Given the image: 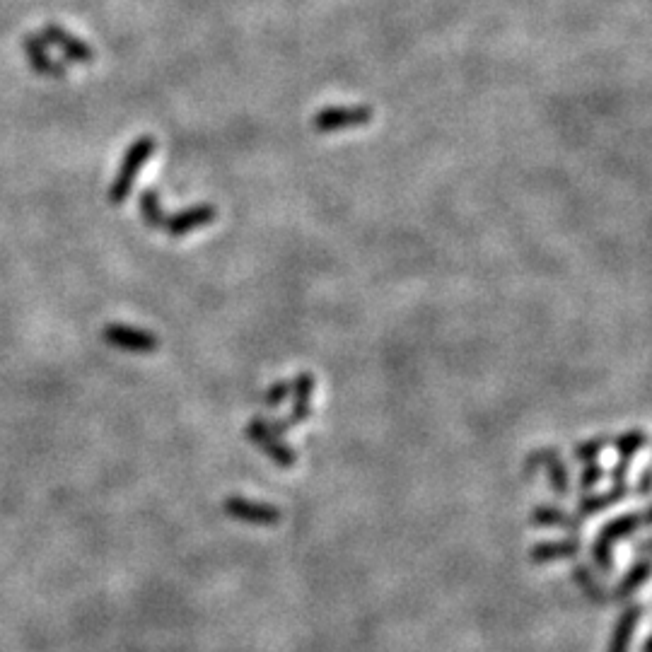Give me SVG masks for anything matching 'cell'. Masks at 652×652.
Here are the masks:
<instances>
[{"instance_id": "4fadbf2b", "label": "cell", "mask_w": 652, "mask_h": 652, "mask_svg": "<svg viewBox=\"0 0 652 652\" xmlns=\"http://www.w3.org/2000/svg\"><path fill=\"white\" fill-rule=\"evenodd\" d=\"M624 496H626V483H616V488H611V491L602 493V496L582 500L580 515H595V512L609 508L611 503H616V500H621Z\"/></svg>"}, {"instance_id": "6da1fadb", "label": "cell", "mask_w": 652, "mask_h": 652, "mask_svg": "<svg viewBox=\"0 0 652 652\" xmlns=\"http://www.w3.org/2000/svg\"><path fill=\"white\" fill-rule=\"evenodd\" d=\"M643 525H645V515L640 512V515H624V517H619V520H611L602 527L595 546H592V558H595V563L604 570V573H614L611 546H614L619 539L628 537V534H633L638 527H643Z\"/></svg>"}, {"instance_id": "e0dca14e", "label": "cell", "mask_w": 652, "mask_h": 652, "mask_svg": "<svg viewBox=\"0 0 652 652\" xmlns=\"http://www.w3.org/2000/svg\"><path fill=\"white\" fill-rule=\"evenodd\" d=\"M607 438H597V440H587V442H582L580 447H575V457L580 459V462H592V459L597 457L599 452L604 450V447H607Z\"/></svg>"}, {"instance_id": "ffe728a7", "label": "cell", "mask_w": 652, "mask_h": 652, "mask_svg": "<svg viewBox=\"0 0 652 652\" xmlns=\"http://www.w3.org/2000/svg\"><path fill=\"white\" fill-rule=\"evenodd\" d=\"M288 394H290V382L288 380L276 382L269 389V394H266V406H269V409H278V406L283 404Z\"/></svg>"}, {"instance_id": "8fae6325", "label": "cell", "mask_w": 652, "mask_h": 652, "mask_svg": "<svg viewBox=\"0 0 652 652\" xmlns=\"http://www.w3.org/2000/svg\"><path fill=\"white\" fill-rule=\"evenodd\" d=\"M580 541L578 539H563V541H546V544L534 546L529 558L534 563H551L558 561V558H570L580 551Z\"/></svg>"}, {"instance_id": "5bb4252c", "label": "cell", "mask_w": 652, "mask_h": 652, "mask_svg": "<svg viewBox=\"0 0 652 652\" xmlns=\"http://www.w3.org/2000/svg\"><path fill=\"white\" fill-rule=\"evenodd\" d=\"M648 573H650V563L645 561V558H643V561L636 563V566H633L631 570H628L626 578L621 580L619 590H616V597H628V595H633V592H636L638 587L643 585L645 580H648Z\"/></svg>"}, {"instance_id": "30bf717a", "label": "cell", "mask_w": 652, "mask_h": 652, "mask_svg": "<svg viewBox=\"0 0 652 652\" xmlns=\"http://www.w3.org/2000/svg\"><path fill=\"white\" fill-rule=\"evenodd\" d=\"M529 462H544L546 471H549L551 488L558 493V496H566V493L570 491L568 471H566V464L561 462V457H558L556 450H541L537 454H532V457H529Z\"/></svg>"}, {"instance_id": "7c38bea8", "label": "cell", "mask_w": 652, "mask_h": 652, "mask_svg": "<svg viewBox=\"0 0 652 652\" xmlns=\"http://www.w3.org/2000/svg\"><path fill=\"white\" fill-rule=\"evenodd\" d=\"M534 525L539 527H561V529H568V532H575V529H580V522L575 520V517H570L568 512L558 510V508H537L532 515Z\"/></svg>"}, {"instance_id": "7a4b0ae2", "label": "cell", "mask_w": 652, "mask_h": 652, "mask_svg": "<svg viewBox=\"0 0 652 652\" xmlns=\"http://www.w3.org/2000/svg\"><path fill=\"white\" fill-rule=\"evenodd\" d=\"M155 150V141L153 138H141L136 145H133L131 150L126 153V160L124 165H121V172L119 177H116V182L112 184V189H109V201L112 203H124V199L128 196V191H131L133 182H136L138 177V170L148 162V157L153 155Z\"/></svg>"}, {"instance_id": "8992f818", "label": "cell", "mask_w": 652, "mask_h": 652, "mask_svg": "<svg viewBox=\"0 0 652 652\" xmlns=\"http://www.w3.org/2000/svg\"><path fill=\"white\" fill-rule=\"evenodd\" d=\"M372 119L370 107H329L317 112L314 116V128L319 133H334L341 131V128H353L363 126Z\"/></svg>"}, {"instance_id": "d6986e66", "label": "cell", "mask_w": 652, "mask_h": 652, "mask_svg": "<svg viewBox=\"0 0 652 652\" xmlns=\"http://www.w3.org/2000/svg\"><path fill=\"white\" fill-rule=\"evenodd\" d=\"M575 578H578V582L582 585V590L587 592V595L590 597H595V599H602L604 597V590L602 587L597 585L595 580H592V575H590V570H587L585 566H580V568H575Z\"/></svg>"}, {"instance_id": "277c9868", "label": "cell", "mask_w": 652, "mask_h": 652, "mask_svg": "<svg viewBox=\"0 0 652 652\" xmlns=\"http://www.w3.org/2000/svg\"><path fill=\"white\" fill-rule=\"evenodd\" d=\"M104 341L121 348V351H131V353H153L157 343H160L157 341V336L150 334V331H143L138 329V326H126V324L104 326Z\"/></svg>"}, {"instance_id": "2e32d148", "label": "cell", "mask_w": 652, "mask_h": 652, "mask_svg": "<svg viewBox=\"0 0 652 652\" xmlns=\"http://www.w3.org/2000/svg\"><path fill=\"white\" fill-rule=\"evenodd\" d=\"M645 442H648L645 433H640V430H631V433L619 435V438L614 440V447H616V452L621 454V459H631L633 454H638L640 450H643Z\"/></svg>"}, {"instance_id": "52a82bcc", "label": "cell", "mask_w": 652, "mask_h": 652, "mask_svg": "<svg viewBox=\"0 0 652 652\" xmlns=\"http://www.w3.org/2000/svg\"><path fill=\"white\" fill-rule=\"evenodd\" d=\"M215 218H218L215 206H194V208H186L182 213L172 215V218H167L165 215V220H162V230L172 237H184L189 235V232H194L196 227L215 223Z\"/></svg>"}, {"instance_id": "3957f363", "label": "cell", "mask_w": 652, "mask_h": 652, "mask_svg": "<svg viewBox=\"0 0 652 652\" xmlns=\"http://www.w3.org/2000/svg\"><path fill=\"white\" fill-rule=\"evenodd\" d=\"M247 435L252 438V442L256 447H259L261 452L269 454V457L278 464V467L290 469L295 464V452L290 450L288 445H283V440L278 438V435L273 433L269 426H266V421H261V418H254V421L247 426Z\"/></svg>"}, {"instance_id": "9a60e30c", "label": "cell", "mask_w": 652, "mask_h": 652, "mask_svg": "<svg viewBox=\"0 0 652 652\" xmlns=\"http://www.w3.org/2000/svg\"><path fill=\"white\" fill-rule=\"evenodd\" d=\"M141 213L145 225L150 227H162V220H165V213L160 208V196H157V189H148L141 199Z\"/></svg>"}, {"instance_id": "ac0fdd59", "label": "cell", "mask_w": 652, "mask_h": 652, "mask_svg": "<svg viewBox=\"0 0 652 652\" xmlns=\"http://www.w3.org/2000/svg\"><path fill=\"white\" fill-rule=\"evenodd\" d=\"M602 479H604V469L599 467L595 459H592V462H585V469H582V476H580V486L585 488V491H590V488H595Z\"/></svg>"}, {"instance_id": "ba28073f", "label": "cell", "mask_w": 652, "mask_h": 652, "mask_svg": "<svg viewBox=\"0 0 652 652\" xmlns=\"http://www.w3.org/2000/svg\"><path fill=\"white\" fill-rule=\"evenodd\" d=\"M290 392H293L295 404H293V411H290V416L285 418V421H288V426L293 428L295 423L307 421V418L312 416L314 377L310 375V372H302V375H298L293 382H290Z\"/></svg>"}, {"instance_id": "44dd1931", "label": "cell", "mask_w": 652, "mask_h": 652, "mask_svg": "<svg viewBox=\"0 0 652 652\" xmlns=\"http://www.w3.org/2000/svg\"><path fill=\"white\" fill-rule=\"evenodd\" d=\"M626 471H628V459H621L619 467L611 471V479H614V483H624Z\"/></svg>"}, {"instance_id": "5b68a950", "label": "cell", "mask_w": 652, "mask_h": 652, "mask_svg": "<svg viewBox=\"0 0 652 652\" xmlns=\"http://www.w3.org/2000/svg\"><path fill=\"white\" fill-rule=\"evenodd\" d=\"M225 512L237 517V520L249 522V525H278L281 522V510L276 505L259 503V500H249L242 496L225 498Z\"/></svg>"}, {"instance_id": "9c48e42d", "label": "cell", "mask_w": 652, "mask_h": 652, "mask_svg": "<svg viewBox=\"0 0 652 652\" xmlns=\"http://www.w3.org/2000/svg\"><path fill=\"white\" fill-rule=\"evenodd\" d=\"M640 616H643V604H633L631 609H626L624 614H621L619 624H616L614 633H611L607 652H628L633 633H636L640 624Z\"/></svg>"}, {"instance_id": "7402d4cb", "label": "cell", "mask_w": 652, "mask_h": 652, "mask_svg": "<svg viewBox=\"0 0 652 652\" xmlns=\"http://www.w3.org/2000/svg\"><path fill=\"white\" fill-rule=\"evenodd\" d=\"M648 483H650V474H648V469L643 471V479H640V493H648Z\"/></svg>"}]
</instances>
